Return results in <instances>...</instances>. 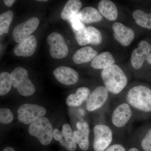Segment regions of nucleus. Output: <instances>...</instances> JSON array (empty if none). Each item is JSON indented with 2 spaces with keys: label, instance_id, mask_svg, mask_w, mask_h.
I'll list each match as a JSON object with an SVG mask.
<instances>
[{
  "label": "nucleus",
  "instance_id": "25",
  "mask_svg": "<svg viewBox=\"0 0 151 151\" xmlns=\"http://www.w3.org/2000/svg\"><path fill=\"white\" fill-rule=\"evenodd\" d=\"M12 85L11 74L7 72L0 74V95L4 96L10 91Z\"/></svg>",
  "mask_w": 151,
  "mask_h": 151
},
{
  "label": "nucleus",
  "instance_id": "32",
  "mask_svg": "<svg viewBox=\"0 0 151 151\" xmlns=\"http://www.w3.org/2000/svg\"><path fill=\"white\" fill-rule=\"evenodd\" d=\"M146 61H147V63H149V64H151V52L149 55Z\"/></svg>",
  "mask_w": 151,
  "mask_h": 151
},
{
  "label": "nucleus",
  "instance_id": "28",
  "mask_svg": "<svg viewBox=\"0 0 151 151\" xmlns=\"http://www.w3.org/2000/svg\"><path fill=\"white\" fill-rule=\"evenodd\" d=\"M13 119V115L10 109L2 108L0 110V122L1 124H9Z\"/></svg>",
  "mask_w": 151,
  "mask_h": 151
},
{
  "label": "nucleus",
  "instance_id": "30",
  "mask_svg": "<svg viewBox=\"0 0 151 151\" xmlns=\"http://www.w3.org/2000/svg\"><path fill=\"white\" fill-rule=\"evenodd\" d=\"M105 151H126L124 146L120 144H114L108 147Z\"/></svg>",
  "mask_w": 151,
  "mask_h": 151
},
{
  "label": "nucleus",
  "instance_id": "15",
  "mask_svg": "<svg viewBox=\"0 0 151 151\" xmlns=\"http://www.w3.org/2000/svg\"><path fill=\"white\" fill-rule=\"evenodd\" d=\"M76 40L81 46L89 44L86 27L78 17V13L69 20Z\"/></svg>",
  "mask_w": 151,
  "mask_h": 151
},
{
  "label": "nucleus",
  "instance_id": "34",
  "mask_svg": "<svg viewBox=\"0 0 151 151\" xmlns=\"http://www.w3.org/2000/svg\"><path fill=\"white\" fill-rule=\"evenodd\" d=\"M128 151H139L138 149L135 147H132L130 148Z\"/></svg>",
  "mask_w": 151,
  "mask_h": 151
},
{
  "label": "nucleus",
  "instance_id": "23",
  "mask_svg": "<svg viewBox=\"0 0 151 151\" xmlns=\"http://www.w3.org/2000/svg\"><path fill=\"white\" fill-rule=\"evenodd\" d=\"M82 6V3L79 0H69L65 4L61 13V17L64 20H68L78 13Z\"/></svg>",
  "mask_w": 151,
  "mask_h": 151
},
{
  "label": "nucleus",
  "instance_id": "27",
  "mask_svg": "<svg viewBox=\"0 0 151 151\" xmlns=\"http://www.w3.org/2000/svg\"><path fill=\"white\" fill-rule=\"evenodd\" d=\"M86 30L90 44L97 45L102 42L103 38L99 30L92 26L87 27Z\"/></svg>",
  "mask_w": 151,
  "mask_h": 151
},
{
  "label": "nucleus",
  "instance_id": "18",
  "mask_svg": "<svg viewBox=\"0 0 151 151\" xmlns=\"http://www.w3.org/2000/svg\"><path fill=\"white\" fill-rule=\"evenodd\" d=\"M97 55V52L91 46H86L76 52L72 60L76 64H82L92 61Z\"/></svg>",
  "mask_w": 151,
  "mask_h": 151
},
{
  "label": "nucleus",
  "instance_id": "5",
  "mask_svg": "<svg viewBox=\"0 0 151 151\" xmlns=\"http://www.w3.org/2000/svg\"><path fill=\"white\" fill-rule=\"evenodd\" d=\"M46 113V110L42 106L24 104L18 108L17 119L22 124H31L43 117Z\"/></svg>",
  "mask_w": 151,
  "mask_h": 151
},
{
  "label": "nucleus",
  "instance_id": "12",
  "mask_svg": "<svg viewBox=\"0 0 151 151\" xmlns=\"http://www.w3.org/2000/svg\"><path fill=\"white\" fill-rule=\"evenodd\" d=\"M151 51V45L147 42L141 41L138 44V47L132 52L131 61L132 67L135 69H140L144 61L147 60Z\"/></svg>",
  "mask_w": 151,
  "mask_h": 151
},
{
  "label": "nucleus",
  "instance_id": "31",
  "mask_svg": "<svg viewBox=\"0 0 151 151\" xmlns=\"http://www.w3.org/2000/svg\"><path fill=\"white\" fill-rule=\"evenodd\" d=\"M15 0H4V3L6 6L8 7H11L12 6L13 4L15 2Z\"/></svg>",
  "mask_w": 151,
  "mask_h": 151
},
{
  "label": "nucleus",
  "instance_id": "7",
  "mask_svg": "<svg viewBox=\"0 0 151 151\" xmlns=\"http://www.w3.org/2000/svg\"><path fill=\"white\" fill-rule=\"evenodd\" d=\"M47 42L50 46V54L53 58L60 59L67 56L68 47L64 38L60 34L51 33L47 37Z\"/></svg>",
  "mask_w": 151,
  "mask_h": 151
},
{
  "label": "nucleus",
  "instance_id": "26",
  "mask_svg": "<svg viewBox=\"0 0 151 151\" xmlns=\"http://www.w3.org/2000/svg\"><path fill=\"white\" fill-rule=\"evenodd\" d=\"M14 14L12 11L3 13L0 15V35L8 33L13 19Z\"/></svg>",
  "mask_w": 151,
  "mask_h": 151
},
{
  "label": "nucleus",
  "instance_id": "19",
  "mask_svg": "<svg viewBox=\"0 0 151 151\" xmlns=\"http://www.w3.org/2000/svg\"><path fill=\"white\" fill-rule=\"evenodd\" d=\"M90 94V90L87 87H79L75 94L68 96L66 98V104L70 107H79L87 100Z\"/></svg>",
  "mask_w": 151,
  "mask_h": 151
},
{
  "label": "nucleus",
  "instance_id": "4",
  "mask_svg": "<svg viewBox=\"0 0 151 151\" xmlns=\"http://www.w3.org/2000/svg\"><path fill=\"white\" fill-rule=\"evenodd\" d=\"M12 86L16 88L19 94L23 96H29L34 94L35 88L32 82L28 78L26 69L19 67L11 73Z\"/></svg>",
  "mask_w": 151,
  "mask_h": 151
},
{
  "label": "nucleus",
  "instance_id": "11",
  "mask_svg": "<svg viewBox=\"0 0 151 151\" xmlns=\"http://www.w3.org/2000/svg\"><path fill=\"white\" fill-rule=\"evenodd\" d=\"M53 137L68 150L74 151L76 150V143L73 132L69 124H63L61 131L55 129L53 130Z\"/></svg>",
  "mask_w": 151,
  "mask_h": 151
},
{
  "label": "nucleus",
  "instance_id": "10",
  "mask_svg": "<svg viewBox=\"0 0 151 151\" xmlns=\"http://www.w3.org/2000/svg\"><path fill=\"white\" fill-rule=\"evenodd\" d=\"M109 92L105 86H98L94 89L86 100V110L89 112L96 111L102 108L107 102Z\"/></svg>",
  "mask_w": 151,
  "mask_h": 151
},
{
  "label": "nucleus",
  "instance_id": "22",
  "mask_svg": "<svg viewBox=\"0 0 151 151\" xmlns=\"http://www.w3.org/2000/svg\"><path fill=\"white\" fill-rule=\"evenodd\" d=\"M78 17L81 22L86 24L98 22L103 19L101 14L94 8L86 7L78 13Z\"/></svg>",
  "mask_w": 151,
  "mask_h": 151
},
{
  "label": "nucleus",
  "instance_id": "21",
  "mask_svg": "<svg viewBox=\"0 0 151 151\" xmlns=\"http://www.w3.org/2000/svg\"><path fill=\"white\" fill-rule=\"evenodd\" d=\"M115 60L112 55L109 52H104L98 55L91 63L92 68L95 69H103L113 65Z\"/></svg>",
  "mask_w": 151,
  "mask_h": 151
},
{
  "label": "nucleus",
  "instance_id": "13",
  "mask_svg": "<svg viewBox=\"0 0 151 151\" xmlns=\"http://www.w3.org/2000/svg\"><path fill=\"white\" fill-rule=\"evenodd\" d=\"M112 29L115 39L123 46H128L134 40V32L130 28L121 23L115 22L112 25Z\"/></svg>",
  "mask_w": 151,
  "mask_h": 151
},
{
  "label": "nucleus",
  "instance_id": "9",
  "mask_svg": "<svg viewBox=\"0 0 151 151\" xmlns=\"http://www.w3.org/2000/svg\"><path fill=\"white\" fill-rule=\"evenodd\" d=\"M40 21L36 17H32L20 24L13 31L12 36L17 43H20L30 36L37 28Z\"/></svg>",
  "mask_w": 151,
  "mask_h": 151
},
{
  "label": "nucleus",
  "instance_id": "16",
  "mask_svg": "<svg viewBox=\"0 0 151 151\" xmlns=\"http://www.w3.org/2000/svg\"><path fill=\"white\" fill-rule=\"evenodd\" d=\"M76 127L77 130L73 132L76 142L82 150H87L89 145V124L85 121H79L76 123Z\"/></svg>",
  "mask_w": 151,
  "mask_h": 151
},
{
  "label": "nucleus",
  "instance_id": "6",
  "mask_svg": "<svg viewBox=\"0 0 151 151\" xmlns=\"http://www.w3.org/2000/svg\"><path fill=\"white\" fill-rule=\"evenodd\" d=\"M94 140L93 147L95 151H105L109 147L113 140L112 130L107 125L99 124L93 129Z\"/></svg>",
  "mask_w": 151,
  "mask_h": 151
},
{
  "label": "nucleus",
  "instance_id": "8",
  "mask_svg": "<svg viewBox=\"0 0 151 151\" xmlns=\"http://www.w3.org/2000/svg\"><path fill=\"white\" fill-rule=\"evenodd\" d=\"M133 115L132 108L128 103H120L113 110L111 115V122L116 128H123L129 122Z\"/></svg>",
  "mask_w": 151,
  "mask_h": 151
},
{
  "label": "nucleus",
  "instance_id": "35",
  "mask_svg": "<svg viewBox=\"0 0 151 151\" xmlns=\"http://www.w3.org/2000/svg\"><path fill=\"white\" fill-rule=\"evenodd\" d=\"M38 1H41V2H43V1H47L46 0H38Z\"/></svg>",
  "mask_w": 151,
  "mask_h": 151
},
{
  "label": "nucleus",
  "instance_id": "24",
  "mask_svg": "<svg viewBox=\"0 0 151 151\" xmlns=\"http://www.w3.org/2000/svg\"><path fill=\"white\" fill-rule=\"evenodd\" d=\"M132 16L138 25L151 29V13L147 14L141 10L137 9L133 13Z\"/></svg>",
  "mask_w": 151,
  "mask_h": 151
},
{
  "label": "nucleus",
  "instance_id": "17",
  "mask_svg": "<svg viewBox=\"0 0 151 151\" xmlns=\"http://www.w3.org/2000/svg\"><path fill=\"white\" fill-rule=\"evenodd\" d=\"M37 46L36 38L30 35L15 47L14 53L17 56L29 57L35 52Z\"/></svg>",
  "mask_w": 151,
  "mask_h": 151
},
{
  "label": "nucleus",
  "instance_id": "2",
  "mask_svg": "<svg viewBox=\"0 0 151 151\" xmlns=\"http://www.w3.org/2000/svg\"><path fill=\"white\" fill-rule=\"evenodd\" d=\"M126 103L137 111L151 112V89L144 85L133 86L126 96Z\"/></svg>",
  "mask_w": 151,
  "mask_h": 151
},
{
  "label": "nucleus",
  "instance_id": "14",
  "mask_svg": "<svg viewBox=\"0 0 151 151\" xmlns=\"http://www.w3.org/2000/svg\"><path fill=\"white\" fill-rule=\"evenodd\" d=\"M53 73L57 80L64 85H73L79 79L77 71L67 66H59L55 69Z\"/></svg>",
  "mask_w": 151,
  "mask_h": 151
},
{
  "label": "nucleus",
  "instance_id": "29",
  "mask_svg": "<svg viewBox=\"0 0 151 151\" xmlns=\"http://www.w3.org/2000/svg\"><path fill=\"white\" fill-rule=\"evenodd\" d=\"M141 145L144 151H151V129L147 132L143 138Z\"/></svg>",
  "mask_w": 151,
  "mask_h": 151
},
{
  "label": "nucleus",
  "instance_id": "3",
  "mask_svg": "<svg viewBox=\"0 0 151 151\" xmlns=\"http://www.w3.org/2000/svg\"><path fill=\"white\" fill-rule=\"evenodd\" d=\"M53 128L47 118L43 117L30 124L28 132L30 135L37 138L41 144L47 145L53 138Z\"/></svg>",
  "mask_w": 151,
  "mask_h": 151
},
{
  "label": "nucleus",
  "instance_id": "33",
  "mask_svg": "<svg viewBox=\"0 0 151 151\" xmlns=\"http://www.w3.org/2000/svg\"><path fill=\"white\" fill-rule=\"evenodd\" d=\"M4 151H15V150L11 147H6L4 149Z\"/></svg>",
  "mask_w": 151,
  "mask_h": 151
},
{
  "label": "nucleus",
  "instance_id": "1",
  "mask_svg": "<svg viewBox=\"0 0 151 151\" xmlns=\"http://www.w3.org/2000/svg\"><path fill=\"white\" fill-rule=\"evenodd\" d=\"M101 76L104 86L108 92L114 94L122 92L128 83L127 76L116 64L102 70Z\"/></svg>",
  "mask_w": 151,
  "mask_h": 151
},
{
  "label": "nucleus",
  "instance_id": "20",
  "mask_svg": "<svg viewBox=\"0 0 151 151\" xmlns=\"http://www.w3.org/2000/svg\"><path fill=\"white\" fill-rule=\"evenodd\" d=\"M98 9L103 16L110 21H115L118 15V10L114 3L109 0H102L98 4Z\"/></svg>",
  "mask_w": 151,
  "mask_h": 151
}]
</instances>
